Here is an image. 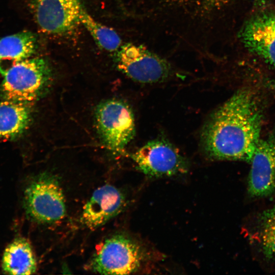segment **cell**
<instances>
[{
	"label": "cell",
	"mask_w": 275,
	"mask_h": 275,
	"mask_svg": "<svg viewBox=\"0 0 275 275\" xmlns=\"http://www.w3.org/2000/svg\"><path fill=\"white\" fill-rule=\"evenodd\" d=\"M262 114L255 93L241 88L218 108L201 134L207 155L218 160L250 162L260 140Z\"/></svg>",
	"instance_id": "6da1fadb"
},
{
	"label": "cell",
	"mask_w": 275,
	"mask_h": 275,
	"mask_svg": "<svg viewBox=\"0 0 275 275\" xmlns=\"http://www.w3.org/2000/svg\"><path fill=\"white\" fill-rule=\"evenodd\" d=\"M145 256L143 248L132 238L115 234L101 242L88 267L102 274H130L140 269Z\"/></svg>",
	"instance_id": "7a4b0ae2"
},
{
	"label": "cell",
	"mask_w": 275,
	"mask_h": 275,
	"mask_svg": "<svg viewBox=\"0 0 275 275\" xmlns=\"http://www.w3.org/2000/svg\"><path fill=\"white\" fill-rule=\"evenodd\" d=\"M23 204L27 215L40 223L51 224L65 216L64 194L58 178L49 173L39 175L26 187Z\"/></svg>",
	"instance_id": "3957f363"
},
{
	"label": "cell",
	"mask_w": 275,
	"mask_h": 275,
	"mask_svg": "<svg viewBox=\"0 0 275 275\" xmlns=\"http://www.w3.org/2000/svg\"><path fill=\"white\" fill-rule=\"evenodd\" d=\"M4 76L1 87L3 99L30 103L49 80L50 69L43 58H30L14 65Z\"/></svg>",
	"instance_id": "277c9868"
},
{
	"label": "cell",
	"mask_w": 275,
	"mask_h": 275,
	"mask_svg": "<svg viewBox=\"0 0 275 275\" xmlns=\"http://www.w3.org/2000/svg\"><path fill=\"white\" fill-rule=\"evenodd\" d=\"M116 64L121 71L141 83L164 81L172 72L166 60L144 46L132 43L122 45L117 51Z\"/></svg>",
	"instance_id": "5b68a950"
},
{
	"label": "cell",
	"mask_w": 275,
	"mask_h": 275,
	"mask_svg": "<svg viewBox=\"0 0 275 275\" xmlns=\"http://www.w3.org/2000/svg\"><path fill=\"white\" fill-rule=\"evenodd\" d=\"M138 168L149 177H170L185 173L188 164L171 144L162 140L149 141L132 155Z\"/></svg>",
	"instance_id": "8992f818"
},
{
	"label": "cell",
	"mask_w": 275,
	"mask_h": 275,
	"mask_svg": "<svg viewBox=\"0 0 275 275\" xmlns=\"http://www.w3.org/2000/svg\"><path fill=\"white\" fill-rule=\"evenodd\" d=\"M96 121L101 136L113 150L121 151L134 136L133 113L121 101L111 100L100 104L96 111Z\"/></svg>",
	"instance_id": "52a82bcc"
},
{
	"label": "cell",
	"mask_w": 275,
	"mask_h": 275,
	"mask_svg": "<svg viewBox=\"0 0 275 275\" xmlns=\"http://www.w3.org/2000/svg\"><path fill=\"white\" fill-rule=\"evenodd\" d=\"M82 0H32L31 9L40 29L47 34L63 36L80 23Z\"/></svg>",
	"instance_id": "ba28073f"
},
{
	"label": "cell",
	"mask_w": 275,
	"mask_h": 275,
	"mask_svg": "<svg viewBox=\"0 0 275 275\" xmlns=\"http://www.w3.org/2000/svg\"><path fill=\"white\" fill-rule=\"evenodd\" d=\"M239 37L249 51L275 67V13L253 16L243 24Z\"/></svg>",
	"instance_id": "9c48e42d"
},
{
	"label": "cell",
	"mask_w": 275,
	"mask_h": 275,
	"mask_svg": "<svg viewBox=\"0 0 275 275\" xmlns=\"http://www.w3.org/2000/svg\"><path fill=\"white\" fill-rule=\"evenodd\" d=\"M126 200L115 186L105 184L97 188L83 207L80 221L87 228L97 229L119 214Z\"/></svg>",
	"instance_id": "30bf717a"
},
{
	"label": "cell",
	"mask_w": 275,
	"mask_h": 275,
	"mask_svg": "<svg viewBox=\"0 0 275 275\" xmlns=\"http://www.w3.org/2000/svg\"><path fill=\"white\" fill-rule=\"evenodd\" d=\"M250 163L248 191L254 197L270 196L275 193V138L260 140Z\"/></svg>",
	"instance_id": "8fae6325"
},
{
	"label": "cell",
	"mask_w": 275,
	"mask_h": 275,
	"mask_svg": "<svg viewBox=\"0 0 275 275\" xmlns=\"http://www.w3.org/2000/svg\"><path fill=\"white\" fill-rule=\"evenodd\" d=\"M36 35L23 31L0 39V72L3 75L17 63L30 58L37 46Z\"/></svg>",
	"instance_id": "7c38bea8"
},
{
	"label": "cell",
	"mask_w": 275,
	"mask_h": 275,
	"mask_svg": "<svg viewBox=\"0 0 275 275\" xmlns=\"http://www.w3.org/2000/svg\"><path fill=\"white\" fill-rule=\"evenodd\" d=\"M2 269L8 274H32L37 270V261L29 242L23 238L15 239L6 248Z\"/></svg>",
	"instance_id": "4fadbf2b"
},
{
	"label": "cell",
	"mask_w": 275,
	"mask_h": 275,
	"mask_svg": "<svg viewBox=\"0 0 275 275\" xmlns=\"http://www.w3.org/2000/svg\"><path fill=\"white\" fill-rule=\"evenodd\" d=\"M29 104L0 101V138L14 139L26 129L31 120Z\"/></svg>",
	"instance_id": "5bb4252c"
},
{
	"label": "cell",
	"mask_w": 275,
	"mask_h": 275,
	"mask_svg": "<svg viewBox=\"0 0 275 275\" xmlns=\"http://www.w3.org/2000/svg\"><path fill=\"white\" fill-rule=\"evenodd\" d=\"M80 24L89 32L97 45L106 51H118L121 45V39L113 29L96 21L84 7L80 15Z\"/></svg>",
	"instance_id": "9a60e30c"
},
{
	"label": "cell",
	"mask_w": 275,
	"mask_h": 275,
	"mask_svg": "<svg viewBox=\"0 0 275 275\" xmlns=\"http://www.w3.org/2000/svg\"><path fill=\"white\" fill-rule=\"evenodd\" d=\"M263 252L268 258H275V207L262 214L258 230Z\"/></svg>",
	"instance_id": "2e32d148"
},
{
	"label": "cell",
	"mask_w": 275,
	"mask_h": 275,
	"mask_svg": "<svg viewBox=\"0 0 275 275\" xmlns=\"http://www.w3.org/2000/svg\"><path fill=\"white\" fill-rule=\"evenodd\" d=\"M210 4L213 5H222L226 2H228L229 0H206Z\"/></svg>",
	"instance_id": "e0dca14e"
},
{
	"label": "cell",
	"mask_w": 275,
	"mask_h": 275,
	"mask_svg": "<svg viewBox=\"0 0 275 275\" xmlns=\"http://www.w3.org/2000/svg\"><path fill=\"white\" fill-rule=\"evenodd\" d=\"M269 84L270 87H271L273 89L275 90V80L269 82Z\"/></svg>",
	"instance_id": "ac0fdd59"
}]
</instances>
